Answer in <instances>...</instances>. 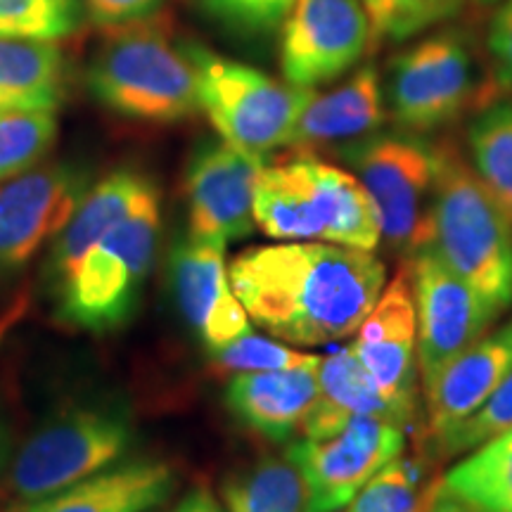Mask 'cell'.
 Here are the masks:
<instances>
[{
  "label": "cell",
  "instance_id": "obj_1",
  "mask_svg": "<svg viewBox=\"0 0 512 512\" xmlns=\"http://www.w3.org/2000/svg\"><path fill=\"white\" fill-rule=\"evenodd\" d=\"M228 275L247 316L268 335L320 347L361 328L384 290L387 268L368 249L283 242L245 249Z\"/></svg>",
  "mask_w": 512,
  "mask_h": 512
},
{
  "label": "cell",
  "instance_id": "obj_2",
  "mask_svg": "<svg viewBox=\"0 0 512 512\" xmlns=\"http://www.w3.org/2000/svg\"><path fill=\"white\" fill-rule=\"evenodd\" d=\"M254 221L283 242L373 249L382 242L375 204L349 171L299 152L261 166L254 183Z\"/></svg>",
  "mask_w": 512,
  "mask_h": 512
},
{
  "label": "cell",
  "instance_id": "obj_3",
  "mask_svg": "<svg viewBox=\"0 0 512 512\" xmlns=\"http://www.w3.org/2000/svg\"><path fill=\"white\" fill-rule=\"evenodd\" d=\"M430 249L494 318L512 304V226L451 140L437 143Z\"/></svg>",
  "mask_w": 512,
  "mask_h": 512
},
{
  "label": "cell",
  "instance_id": "obj_4",
  "mask_svg": "<svg viewBox=\"0 0 512 512\" xmlns=\"http://www.w3.org/2000/svg\"><path fill=\"white\" fill-rule=\"evenodd\" d=\"M86 81L100 105L126 119L174 124L200 110L195 67L159 19L112 27Z\"/></svg>",
  "mask_w": 512,
  "mask_h": 512
},
{
  "label": "cell",
  "instance_id": "obj_5",
  "mask_svg": "<svg viewBox=\"0 0 512 512\" xmlns=\"http://www.w3.org/2000/svg\"><path fill=\"white\" fill-rule=\"evenodd\" d=\"M159 230L162 209L159 192L152 188L55 287L57 313L64 323L88 332H112L126 325L155 264Z\"/></svg>",
  "mask_w": 512,
  "mask_h": 512
},
{
  "label": "cell",
  "instance_id": "obj_6",
  "mask_svg": "<svg viewBox=\"0 0 512 512\" xmlns=\"http://www.w3.org/2000/svg\"><path fill=\"white\" fill-rule=\"evenodd\" d=\"M197 79V100L221 140L256 159L290 145L306 102L316 93L228 60L200 43H183Z\"/></svg>",
  "mask_w": 512,
  "mask_h": 512
},
{
  "label": "cell",
  "instance_id": "obj_7",
  "mask_svg": "<svg viewBox=\"0 0 512 512\" xmlns=\"http://www.w3.org/2000/svg\"><path fill=\"white\" fill-rule=\"evenodd\" d=\"M339 155L373 200L382 240L411 259L430 247L437 143L399 128L342 145Z\"/></svg>",
  "mask_w": 512,
  "mask_h": 512
},
{
  "label": "cell",
  "instance_id": "obj_8",
  "mask_svg": "<svg viewBox=\"0 0 512 512\" xmlns=\"http://www.w3.org/2000/svg\"><path fill=\"white\" fill-rule=\"evenodd\" d=\"M131 439L133 422L124 408L110 403L67 408L38 427L10 460V494L17 503L53 496L124 458Z\"/></svg>",
  "mask_w": 512,
  "mask_h": 512
},
{
  "label": "cell",
  "instance_id": "obj_9",
  "mask_svg": "<svg viewBox=\"0 0 512 512\" xmlns=\"http://www.w3.org/2000/svg\"><path fill=\"white\" fill-rule=\"evenodd\" d=\"M384 105L411 133L444 128L486 102L472 38L458 29L430 34L389 62Z\"/></svg>",
  "mask_w": 512,
  "mask_h": 512
},
{
  "label": "cell",
  "instance_id": "obj_10",
  "mask_svg": "<svg viewBox=\"0 0 512 512\" xmlns=\"http://www.w3.org/2000/svg\"><path fill=\"white\" fill-rule=\"evenodd\" d=\"M370 43L361 0H297L283 24L280 69L287 83L316 91L351 72Z\"/></svg>",
  "mask_w": 512,
  "mask_h": 512
},
{
  "label": "cell",
  "instance_id": "obj_11",
  "mask_svg": "<svg viewBox=\"0 0 512 512\" xmlns=\"http://www.w3.org/2000/svg\"><path fill=\"white\" fill-rule=\"evenodd\" d=\"M403 448L406 427L380 418H354L332 437L297 441L290 453L309 482L311 512H337L354 501L370 477L399 458Z\"/></svg>",
  "mask_w": 512,
  "mask_h": 512
},
{
  "label": "cell",
  "instance_id": "obj_12",
  "mask_svg": "<svg viewBox=\"0 0 512 512\" xmlns=\"http://www.w3.org/2000/svg\"><path fill=\"white\" fill-rule=\"evenodd\" d=\"M411 283L418 313V366L425 387L451 358L479 342L496 318L430 247L411 259Z\"/></svg>",
  "mask_w": 512,
  "mask_h": 512
},
{
  "label": "cell",
  "instance_id": "obj_13",
  "mask_svg": "<svg viewBox=\"0 0 512 512\" xmlns=\"http://www.w3.org/2000/svg\"><path fill=\"white\" fill-rule=\"evenodd\" d=\"M88 192L74 166L50 164L0 183V275L27 266L55 240Z\"/></svg>",
  "mask_w": 512,
  "mask_h": 512
},
{
  "label": "cell",
  "instance_id": "obj_14",
  "mask_svg": "<svg viewBox=\"0 0 512 512\" xmlns=\"http://www.w3.org/2000/svg\"><path fill=\"white\" fill-rule=\"evenodd\" d=\"M261 166L264 159L247 155L226 140L204 143L192 155L185 174L190 238L226 247L252 233L254 183Z\"/></svg>",
  "mask_w": 512,
  "mask_h": 512
},
{
  "label": "cell",
  "instance_id": "obj_15",
  "mask_svg": "<svg viewBox=\"0 0 512 512\" xmlns=\"http://www.w3.org/2000/svg\"><path fill=\"white\" fill-rule=\"evenodd\" d=\"M351 344L384 396L415 415V356H418V313L411 268H401L380 297Z\"/></svg>",
  "mask_w": 512,
  "mask_h": 512
},
{
  "label": "cell",
  "instance_id": "obj_16",
  "mask_svg": "<svg viewBox=\"0 0 512 512\" xmlns=\"http://www.w3.org/2000/svg\"><path fill=\"white\" fill-rule=\"evenodd\" d=\"M223 245L185 238L171 254L178 309L211 354L249 332V316L230 285Z\"/></svg>",
  "mask_w": 512,
  "mask_h": 512
},
{
  "label": "cell",
  "instance_id": "obj_17",
  "mask_svg": "<svg viewBox=\"0 0 512 512\" xmlns=\"http://www.w3.org/2000/svg\"><path fill=\"white\" fill-rule=\"evenodd\" d=\"M318 361L285 370L235 373L226 389L228 411L261 437L290 439L304 427L318 401Z\"/></svg>",
  "mask_w": 512,
  "mask_h": 512
},
{
  "label": "cell",
  "instance_id": "obj_18",
  "mask_svg": "<svg viewBox=\"0 0 512 512\" xmlns=\"http://www.w3.org/2000/svg\"><path fill=\"white\" fill-rule=\"evenodd\" d=\"M512 370V332L505 328L479 339L470 349L446 363L425 384L427 441L441 437L458 422L470 418L498 382Z\"/></svg>",
  "mask_w": 512,
  "mask_h": 512
},
{
  "label": "cell",
  "instance_id": "obj_19",
  "mask_svg": "<svg viewBox=\"0 0 512 512\" xmlns=\"http://www.w3.org/2000/svg\"><path fill=\"white\" fill-rule=\"evenodd\" d=\"M384 117L387 105L380 74L373 64H363L332 91L311 95L287 147L313 155L318 147L354 143L375 133Z\"/></svg>",
  "mask_w": 512,
  "mask_h": 512
},
{
  "label": "cell",
  "instance_id": "obj_20",
  "mask_svg": "<svg viewBox=\"0 0 512 512\" xmlns=\"http://www.w3.org/2000/svg\"><path fill=\"white\" fill-rule=\"evenodd\" d=\"M354 418H380L408 427L413 415L382 394L354 347L318 361V401L304 422V439L332 437Z\"/></svg>",
  "mask_w": 512,
  "mask_h": 512
},
{
  "label": "cell",
  "instance_id": "obj_21",
  "mask_svg": "<svg viewBox=\"0 0 512 512\" xmlns=\"http://www.w3.org/2000/svg\"><path fill=\"white\" fill-rule=\"evenodd\" d=\"M174 486L169 465L140 460L102 470L53 496L17 503L10 512H150L171 496Z\"/></svg>",
  "mask_w": 512,
  "mask_h": 512
},
{
  "label": "cell",
  "instance_id": "obj_22",
  "mask_svg": "<svg viewBox=\"0 0 512 512\" xmlns=\"http://www.w3.org/2000/svg\"><path fill=\"white\" fill-rule=\"evenodd\" d=\"M155 188L150 178L136 174V171H114L95 183L91 190L83 195L76 207L74 216L69 219L62 233L57 235L50 249L48 259V278L53 287L62 285L74 266L86 256L95 242H98L107 230L133 211V207Z\"/></svg>",
  "mask_w": 512,
  "mask_h": 512
},
{
  "label": "cell",
  "instance_id": "obj_23",
  "mask_svg": "<svg viewBox=\"0 0 512 512\" xmlns=\"http://www.w3.org/2000/svg\"><path fill=\"white\" fill-rule=\"evenodd\" d=\"M221 494L226 512H311L309 482L290 448L233 472Z\"/></svg>",
  "mask_w": 512,
  "mask_h": 512
},
{
  "label": "cell",
  "instance_id": "obj_24",
  "mask_svg": "<svg viewBox=\"0 0 512 512\" xmlns=\"http://www.w3.org/2000/svg\"><path fill=\"white\" fill-rule=\"evenodd\" d=\"M67 64L55 41L0 36V95L41 110H57L64 98Z\"/></svg>",
  "mask_w": 512,
  "mask_h": 512
},
{
  "label": "cell",
  "instance_id": "obj_25",
  "mask_svg": "<svg viewBox=\"0 0 512 512\" xmlns=\"http://www.w3.org/2000/svg\"><path fill=\"white\" fill-rule=\"evenodd\" d=\"M441 496L475 512H512V430L477 446V451L441 477Z\"/></svg>",
  "mask_w": 512,
  "mask_h": 512
},
{
  "label": "cell",
  "instance_id": "obj_26",
  "mask_svg": "<svg viewBox=\"0 0 512 512\" xmlns=\"http://www.w3.org/2000/svg\"><path fill=\"white\" fill-rule=\"evenodd\" d=\"M432 453L394 458L347 505V512H432L441 498V477L432 472Z\"/></svg>",
  "mask_w": 512,
  "mask_h": 512
},
{
  "label": "cell",
  "instance_id": "obj_27",
  "mask_svg": "<svg viewBox=\"0 0 512 512\" xmlns=\"http://www.w3.org/2000/svg\"><path fill=\"white\" fill-rule=\"evenodd\" d=\"M470 164L512 226V98L489 102L467 128Z\"/></svg>",
  "mask_w": 512,
  "mask_h": 512
},
{
  "label": "cell",
  "instance_id": "obj_28",
  "mask_svg": "<svg viewBox=\"0 0 512 512\" xmlns=\"http://www.w3.org/2000/svg\"><path fill=\"white\" fill-rule=\"evenodd\" d=\"M57 138L55 110H15L0 117V183L34 169Z\"/></svg>",
  "mask_w": 512,
  "mask_h": 512
},
{
  "label": "cell",
  "instance_id": "obj_29",
  "mask_svg": "<svg viewBox=\"0 0 512 512\" xmlns=\"http://www.w3.org/2000/svg\"><path fill=\"white\" fill-rule=\"evenodd\" d=\"M373 41L403 43L463 10L465 0H361Z\"/></svg>",
  "mask_w": 512,
  "mask_h": 512
},
{
  "label": "cell",
  "instance_id": "obj_30",
  "mask_svg": "<svg viewBox=\"0 0 512 512\" xmlns=\"http://www.w3.org/2000/svg\"><path fill=\"white\" fill-rule=\"evenodd\" d=\"M508 430H512V370L498 382V387L486 396V401L470 418L430 441V453L437 460L458 456V453L472 451Z\"/></svg>",
  "mask_w": 512,
  "mask_h": 512
},
{
  "label": "cell",
  "instance_id": "obj_31",
  "mask_svg": "<svg viewBox=\"0 0 512 512\" xmlns=\"http://www.w3.org/2000/svg\"><path fill=\"white\" fill-rule=\"evenodd\" d=\"M76 24V0H0V36L57 41Z\"/></svg>",
  "mask_w": 512,
  "mask_h": 512
},
{
  "label": "cell",
  "instance_id": "obj_32",
  "mask_svg": "<svg viewBox=\"0 0 512 512\" xmlns=\"http://www.w3.org/2000/svg\"><path fill=\"white\" fill-rule=\"evenodd\" d=\"M320 356L302 354L285 347L283 342L254 335L252 330L233 339L226 347L214 351V366L223 373H259V370H285L306 366L318 361Z\"/></svg>",
  "mask_w": 512,
  "mask_h": 512
},
{
  "label": "cell",
  "instance_id": "obj_33",
  "mask_svg": "<svg viewBox=\"0 0 512 512\" xmlns=\"http://www.w3.org/2000/svg\"><path fill=\"white\" fill-rule=\"evenodd\" d=\"M297 0H204L211 19L247 36L271 34L285 24Z\"/></svg>",
  "mask_w": 512,
  "mask_h": 512
},
{
  "label": "cell",
  "instance_id": "obj_34",
  "mask_svg": "<svg viewBox=\"0 0 512 512\" xmlns=\"http://www.w3.org/2000/svg\"><path fill=\"white\" fill-rule=\"evenodd\" d=\"M486 55L491 67V86L512 91V0H498L486 34Z\"/></svg>",
  "mask_w": 512,
  "mask_h": 512
},
{
  "label": "cell",
  "instance_id": "obj_35",
  "mask_svg": "<svg viewBox=\"0 0 512 512\" xmlns=\"http://www.w3.org/2000/svg\"><path fill=\"white\" fill-rule=\"evenodd\" d=\"M88 15L102 27H121V24L136 22L150 17L162 0H83Z\"/></svg>",
  "mask_w": 512,
  "mask_h": 512
},
{
  "label": "cell",
  "instance_id": "obj_36",
  "mask_svg": "<svg viewBox=\"0 0 512 512\" xmlns=\"http://www.w3.org/2000/svg\"><path fill=\"white\" fill-rule=\"evenodd\" d=\"M174 512H223L219 501L209 494L207 489H192Z\"/></svg>",
  "mask_w": 512,
  "mask_h": 512
},
{
  "label": "cell",
  "instance_id": "obj_37",
  "mask_svg": "<svg viewBox=\"0 0 512 512\" xmlns=\"http://www.w3.org/2000/svg\"><path fill=\"white\" fill-rule=\"evenodd\" d=\"M12 460V439L8 427L0 422V479H3L5 472H8Z\"/></svg>",
  "mask_w": 512,
  "mask_h": 512
},
{
  "label": "cell",
  "instance_id": "obj_38",
  "mask_svg": "<svg viewBox=\"0 0 512 512\" xmlns=\"http://www.w3.org/2000/svg\"><path fill=\"white\" fill-rule=\"evenodd\" d=\"M15 110H41V107L29 105V102H24V100L10 98V95H0V117L8 112H15Z\"/></svg>",
  "mask_w": 512,
  "mask_h": 512
},
{
  "label": "cell",
  "instance_id": "obj_39",
  "mask_svg": "<svg viewBox=\"0 0 512 512\" xmlns=\"http://www.w3.org/2000/svg\"><path fill=\"white\" fill-rule=\"evenodd\" d=\"M432 512H475L472 508H467L465 503L456 501V498H448V496H441L437 505H434Z\"/></svg>",
  "mask_w": 512,
  "mask_h": 512
},
{
  "label": "cell",
  "instance_id": "obj_40",
  "mask_svg": "<svg viewBox=\"0 0 512 512\" xmlns=\"http://www.w3.org/2000/svg\"><path fill=\"white\" fill-rule=\"evenodd\" d=\"M15 318H17V311H12V313H10V316H8V318H5V320H3V323H0V335H3V332H5V328H8V325H10V323H12V320H15Z\"/></svg>",
  "mask_w": 512,
  "mask_h": 512
},
{
  "label": "cell",
  "instance_id": "obj_41",
  "mask_svg": "<svg viewBox=\"0 0 512 512\" xmlns=\"http://www.w3.org/2000/svg\"><path fill=\"white\" fill-rule=\"evenodd\" d=\"M477 3H482V5H494V3H498V0H477Z\"/></svg>",
  "mask_w": 512,
  "mask_h": 512
},
{
  "label": "cell",
  "instance_id": "obj_42",
  "mask_svg": "<svg viewBox=\"0 0 512 512\" xmlns=\"http://www.w3.org/2000/svg\"><path fill=\"white\" fill-rule=\"evenodd\" d=\"M508 328H510V332H512V323H510V325H508Z\"/></svg>",
  "mask_w": 512,
  "mask_h": 512
}]
</instances>
